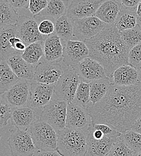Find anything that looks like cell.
<instances>
[{"label":"cell","instance_id":"cell-3","mask_svg":"<svg viewBox=\"0 0 141 156\" xmlns=\"http://www.w3.org/2000/svg\"><path fill=\"white\" fill-rule=\"evenodd\" d=\"M56 151L62 156H86V133L83 130L65 127L57 131Z\"/></svg>","mask_w":141,"mask_h":156},{"label":"cell","instance_id":"cell-22","mask_svg":"<svg viewBox=\"0 0 141 156\" xmlns=\"http://www.w3.org/2000/svg\"><path fill=\"white\" fill-rule=\"evenodd\" d=\"M121 5L117 0H104L95 16L106 24H114L120 12Z\"/></svg>","mask_w":141,"mask_h":156},{"label":"cell","instance_id":"cell-40","mask_svg":"<svg viewBox=\"0 0 141 156\" xmlns=\"http://www.w3.org/2000/svg\"><path fill=\"white\" fill-rule=\"evenodd\" d=\"M7 1L15 9H28L30 0H7Z\"/></svg>","mask_w":141,"mask_h":156},{"label":"cell","instance_id":"cell-7","mask_svg":"<svg viewBox=\"0 0 141 156\" xmlns=\"http://www.w3.org/2000/svg\"><path fill=\"white\" fill-rule=\"evenodd\" d=\"M7 142L13 156H33L36 148L28 131L16 128L10 130Z\"/></svg>","mask_w":141,"mask_h":156},{"label":"cell","instance_id":"cell-35","mask_svg":"<svg viewBox=\"0 0 141 156\" xmlns=\"http://www.w3.org/2000/svg\"><path fill=\"white\" fill-rule=\"evenodd\" d=\"M135 152L123 140L122 136L114 143L107 156H133Z\"/></svg>","mask_w":141,"mask_h":156},{"label":"cell","instance_id":"cell-49","mask_svg":"<svg viewBox=\"0 0 141 156\" xmlns=\"http://www.w3.org/2000/svg\"><path fill=\"white\" fill-rule=\"evenodd\" d=\"M1 134H0V139H1Z\"/></svg>","mask_w":141,"mask_h":156},{"label":"cell","instance_id":"cell-31","mask_svg":"<svg viewBox=\"0 0 141 156\" xmlns=\"http://www.w3.org/2000/svg\"><path fill=\"white\" fill-rule=\"evenodd\" d=\"M83 108L87 109L92 105L90 96L89 83L80 81L72 101Z\"/></svg>","mask_w":141,"mask_h":156},{"label":"cell","instance_id":"cell-8","mask_svg":"<svg viewBox=\"0 0 141 156\" xmlns=\"http://www.w3.org/2000/svg\"><path fill=\"white\" fill-rule=\"evenodd\" d=\"M67 67L62 60L56 62L40 61L35 66L33 80L46 84H55Z\"/></svg>","mask_w":141,"mask_h":156},{"label":"cell","instance_id":"cell-20","mask_svg":"<svg viewBox=\"0 0 141 156\" xmlns=\"http://www.w3.org/2000/svg\"><path fill=\"white\" fill-rule=\"evenodd\" d=\"M21 53L10 55L6 61L15 74L20 79L33 80L35 66L27 62L21 56Z\"/></svg>","mask_w":141,"mask_h":156},{"label":"cell","instance_id":"cell-42","mask_svg":"<svg viewBox=\"0 0 141 156\" xmlns=\"http://www.w3.org/2000/svg\"><path fill=\"white\" fill-rule=\"evenodd\" d=\"M33 156H62L56 150V151H40L37 150Z\"/></svg>","mask_w":141,"mask_h":156},{"label":"cell","instance_id":"cell-28","mask_svg":"<svg viewBox=\"0 0 141 156\" xmlns=\"http://www.w3.org/2000/svg\"><path fill=\"white\" fill-rule=\"evenodd\" d=\"M68 7L66 0H50L47 6L37 15L56 20L66 14Z\"/></svg>","mask_w":141,"mask_h":156},{"label":"cell","instance_id":"cell-44","mask_svg":"<svg viewBox=\"0 0 141 156\" xmlns=\"http://www.w3.org/2000/svg\"><path fill=\"white\" fill-rule=\"evenodd\" d=\"M136 11L137 15H138V16L139 17V18L140 20L141 18V1L137 5V7L136 8Z\"/></svg>","mask_w":141,"mask_h":156},{"label":"cell","instance_id":"cell-18","mask_svg":"<svg viewBox=\"0 0 141 156\" xmlns=\"http://www.w3.org/2000/svg\"><path fill=\"white\" fill-rule=\"evenodd\" d=\"M10 119L12 124L16 128L28 131L36 120V115L33 108L27 105L13 108Z\"/></svg>","mask_w":141,"mask_h":156},{"label":"cell","instance_id":"cell-9","mask_svg":"<svg viewBox=\"0 0 141 156\" xmlns=\"http://www.w3.org/2000/svg\"><path fill=\"white\" fill-rule=\"evenodd\" d=\"M29 80L19 79V80L4 94L1 95L4 103L13 108L27 106L30 102V85Z\"/></svg>","mask_w":141,"mask_h":156},{"label":"cell","instance_id":"cell-45","mask_svg":"<svg viewBox=\"0 0 141 156\" xmlns=\"http://www.w3.org/2000/svg\"><path fill=\"white\" fill-rule=\"evenodd\" d=\"M137 69V70L138 71V73H139V76L141 79V61L135 67Z\"/></svg>","mask_w":141,"mask_h":156},{"label":"cell","instance_id":"cell-11","mask_svg":"<svg viewBox=\"0 0 141 156\" xmlns=\"http://www.w3.org/2000/svg\"><path fill=\"white\" fill-rule=\"evenodd\" d=\"M16 25L18 36L27 46L46 39L40 34L38 29V23L34 17L27 15L20 16Z\"/></svg>","mask_w":141,"mask_h":156},{"label":"cell","instance_id":"cell-14","mask_svg":"<svg viewBox=\"0 0 141 156\" xmlns=\"http://www.w3.org/2000/svg\"><path fill=\"white\" fill-rule=\"evenodd\" d=\"M81 81L90 83L94 80L106 78L105 69L100 62L87 57L84 59L76 67Z\"/></svg>","mask_w":141,"mask_h":156},{"label":"cell","instance_id":"cell-24","mask_svg":"<svg viewBox=\"0 0 141 156\" xmlns=\"http://www.w3.org/2000/svg\"><path fill=\"white\" fill-rule=\"evenodd\" d=\"M135 9L127 8L121 5V10L114 25L119 31L132 28L138 24L139 20Z\"/></svg>","mask_w":141,"mask_h":156},{"label":"cell","instance_id":"cell-10","mask_svg":"<svg viewBox=\"0 0 141 156\" xmlns=\"http://www.w3.org/2000/svg\"><path fill=\"white\" fill-rule=\"evenodd\" d=\"M106 25L96 16L75 20L73 37L80 41L91 39L100 33Z\"/></svg>","mask_w":141,"mask_h":156},{"label":"cell","instance_id":"cell-48","mask_svg":"<svg viewBox=\"0 0 141 156\" xmlns=\"http://www.w3.org/2000/svg\"><path fill=\"white\" fill-rule=\"evenodd\" d=\"M1 61H2V59H1L0 58V63H1Z\"/></svg>","mask_w":141,"mask_h":156},{"label":"cell","instance_id":"cell-21","mask_svg":"<svg viewBox=\"0 0 141 156\" xmlns=\"http://www.w3.org/2000/svg\"><path fill=\"white\" fill-rule=\"evenodd\" d=\"M43 58L48 62L62 60L63 44L61 38L56 34L48 36L43 41Z\"/></svg>","mask_w":141,"mask_h":156},{"label":"cell","instance_id":"cell-23","mask_svg":"<svg viewBox=\"0 0 141 156\" xmlns=\"http://www.w3.org/2000/svg\"><path fill=\"white\" fill-rule=\"evenodd\" d=\"M18 36L17 25H7L0 28V58L6 60L10 55L19 53L11 46L10 40Z\"/></svg>","mask_w":141,"mask_h":156},{"label":"cell","instance_id":"cell-17","mask_svg":"<svg viewBox=\"0 0 141 156\" xmlns=\"http://www.w3.org/2000/svg\"><path fill=\"white\" fill-rule=\"evenodd\" d=\"M86 133L87 151L86 156H107L115 142L121 136L112 137L105 135L102 138H95Z\"/></svg>","mask_w":141,"mask_h":156},{"label":"cell","instance_id":"cell-38","mask_svg":"<svg viewBox=\"0 0 141 156\" xmlns=\"http://www.w3.org/2000/svg\"><path fill=\"white\" fill-rule=\"evenodd\" d=\"M141 61V41L130 50L128 54V63L136 67Z\"/></svg>","mask_w":141,"mask_h":156},{"label":"cell","instance_id":"cell-41","mask_svg":"<svg viewBox=\"0 0 141 156\" xmlns=\"http://www.w3.org/2000/svg\"><path fill=\"white\" fill-rule=\"evenodd\" d=\"M121 4L127 8L135 9L136 8L141 0H121Z\"/></svg>","mask_w":141,"mask_h":156},{"label":"cell","instance_id":"cell-26","mask_svg":"<svg viewBox=\"0 0 141 156\" xmlns=\"http://www.w3.org/2000/svg\"><path fill=\"white\" fill-rule=\"evenodd\" d=\"M112 82L108 77L94 80L89 83L91 101L92 105L100 101L105 96Z\"/></svg>","mask_w":141,"mask_h":156},{"label":"cell","instance_id":"cell-32","mask_svg":"<svg viewBox=\"0 0 141 156\" xmlns=\"http://www.w3.org/2000/svg\"><path fill=\"white\" fill-rule=\"evenodd\" d=\"M120 33L122 41L130 50L141 41V28L139 24Z\"/></svg>","mask_w":141,"mask_h":156},{"label":"cell","instance_id":"cell-34","mask_svg":"<svg viewBox=\"0 0 141 156\" xmlns=\"http://www.w3.org/2000/svg\"><path fill=\"white\" fill-rule=\"evenodd\" d=\"M38 23V29L40 34L46 39L54 33L55 20L47 17H42L38 15L33 16Z\"/></svg>","mask_w":141,"mask_h":156},{"label":"cell","instance_id":"cell-27","mask_svg":"<svg viewBox=\"0 0 141 156\" xmlns=\"http://www.w3.org/2000/svg\"><path fill=\"white\" fill-rule=\"evenodd\" d=\"M6 60L0 63V95L6 93L18 80Z\"/></svg>","mask_w":141,"mask_h":156},{"label":"cell","instance_id":"cell-13","mask_svg":"<svg viewBox=\"0 0 141 156\" xmlns=\"http://www.w3.org/2000/svg\"><path fill=\"white\" fill-rule=\"evenodd\" d=\"M91 122L87 109L73 102L68 103L66 127L83 130L87 129Z\"/></svg>","mask_w":141,"mask_h":156},{"label":"cell","instance_id":"cell-30","mask_svg":"<svg viewBox=\"0 0 141 156\" xmlns=\"http://www.w3.org/2000/svg\"><path fill=\"white\" fill-rule=\"evenodd\" d=\"M43 41H39L27 45L21 54L22 57L28 63L36 66L40 62V59L43 57Z\"/></svg>","mask_w":141,"mask_h":156},{"label":"cell","instance_id":"cell-29","mask_svg":"<svg viewBox=\"0 0 141 156\" xmlns=\"http://www.w3.org/2000/svg\"><path fill=\"white\" fill-rule=\"evenodd\" d=\"M20 16L15 9L7 0H0V28L10 25H16Z\"/></svg>","mask_w":141,"mask_h":156},{"label":"cell","instance_id":"cell-4","mask_svg":"<svg viewBox=\"0 0 141 156\" xmlns=\"http://www.w3.org/2000/svg\"><path fill=\"white\" fill-rule=\"evenodd\" d=\"M37 150L56 151L58 148L57 131L49 124L36 119L28 129Z\"/></svg>","mask_w":141,"mask_h":156},{"label":"cell","instance_id":"cell-43","mask_svg":"<svg viewBox=\"0 0 141 156\" xmlns=\"http://www.w3.org/2000/svg\"><path fill=\"white\" fill-rule=\"evenodd\" d=\"M131 130L141 134V116L133 124Z\"/></svg>","mask_w":141,"mask_h":156},{"label":"cell","instance_id":"cell-36","mask_svg":"<svg viewBox=\"0 0 141 156\" xmlns=\"http://www.w3.org/2000/svg\"><path fill=\"white\" fill-rule=\"evenodd\" d=\"M13 108L7 103L0 105V127L8 124V121L12 116Z\"/></svg>","mask_w":141,"mask_h":156},{"label":"cell","instance_id":"cell-15","mask_svg":"<svg viewBox=\"0 0 141 156\" xmlns=\"http://www.w3.org/2000/svg\"><path fill=\"white\" fill-rule=\"evenodd\" d=\"M104 0H71L66 15L73 20L95 16Z\"/></svg>","mask_w":141,"mask_h":156},{"label":"cell","instance_id":"cell-6","mask_svg":"<svg viewBox=\"0 0 141 156\" xmlns=\"http://www.w3.org/2000/svg\"><path fill=\"white\" fill-rule=\"evenodd\" d=\"M68 103L59 98L51 100L43 107L40 114L41 120L51 126L56 131L66 127Z\"/></svg>","mask_w":141,"mask_h":156},{"label":"cell","instance_id":"cell-33","mask_svg":"<svg viewBox=\"0 0 141 156\" xmlns=\"http://www.w3.org/2000/svg\"><path fill=\"white\" fill-rule=\"evenodd\" d=\"M122 138L125 144L135 153H141V133L129 130L122 133Z\"/></svg>","mask_w":141,"mask_h":156},{"label":"cell","instance_id":"cell-16","mask_svg":"<svg viewBox=\"0 0 141 156\" xmlns=\"http://www.w3.org/2000/svg\"><path fill=\"white\" fill-rule=\"evenodd\" d=\"M54 84H46L36 80L30 85V105L33 108H43L52 100Z\"/></svg>","mask_w":141,"mask_h":156},{"label":"cell","instance_id":"cell-25","mask_svg":"<svg viewBox=\"0 0 141 156\" xmlns=\"http://www.w3.org/2000/svg\"><path fill=\"white\" fill-rule=\"evenodd\" d=\"M54 25V34L61 38L62 42H63V44L73 37L74 20L68 16L66 14L56 19Z\"/></svg>","mask_w":141,"mask_h":156},{"label":"cell","instance_id":"cell-50","mask_svg":"<svg viewBox=\"0 0 141 156\" xmlns=\"http://www.w3.org/2000/svg\"><path fill=\"white\" fill-rule=\"evenodd\" d=\"M140 22H141V19H140Z\"/></svg>","mask_w":141,"mask_h":156},{"label":"cell","instance_id":"cell-37","mask_svg":"<svg viewBox=\"0 0 141 156\" xmlns=\"http://www.w3.org/2000/svg\"><path fill=\"white\" fill-rule=\"evenodd\" d=\"M50 0H30L28 9L33 15H38L48 5Z\"/></svg>","mask_w":141,"mask_h":156},{"label":"cell","instance_id":"cell-2","mask_svg":"<svg viewBox=\"0 0 141 156\" xmlns=\"http://www.w3.org/2000/svg\"><path fill=\"white\" fill-rule=\"evenodd\" d=\"M84 41L89 51V57L101 64L110 80L117 69L129 64L130 49L122 41L114 24H107L97 35Z\"/></svg>","mask_w":141,"mask_h":156},{"label":"cell","instance_id":"cell-39","mask_svg":"<svg viewBox=\"0 0 141 156\" xmlns=\"http://www.w3.org/2000/svg\"><path fill=\"white\" fill-rule=\"evenodd\" d=\"M10 43L12 48L19 53H22L27 48L25 43L18 36H14L10 40Z\"/></svg>","mask_w":141,"mask_h":156},{"label":"cell","instance_id":"cell-1","mask_svg":"<svg viewBox=\"0 0 141 156\" xmlns=\"http://www.w3.org/2000/svg\"><path fill=\"white\" fill-rule=\"evenodd\" d=\"M87 109L93 123L109 124L122 133L131 130L141 116V82L130 86L112 83L105 96Z\"/></svg>","mask_w":141,"mask_h":156},{"label":"cell","instance_id":"cell-47","mask_svg":"<svg viewBox=\"0 0 141 156\" xmlns=\"http://www.w3.org/2000/svg\"><path fill=\"white\" fill-rule=\"evenodd\" d=\"M2 104V97H1V95H0V105Z\"/></svg>","mask_w":141,"mask_h":156},{"label":"cell","instance_id":"cell-5","mask_svg":"<svg viewBox=\"0 0 141 156\" xmlns=\"http://www.w3.org/2000/svg\"><path fill=\"white\" fill-rule=\"evenodd\" d=\"M80 81L76 68L68 66L59 80L54 84V93L58 98L71 103L74 100Z\"/></svg>","mask_w":141,"mask_h":156},{"label":"cell","instance_id":"cell-19","mask_svg":"<svg viewBox=\"0 0 141 156\" xmlns=\"http://www.w3.org/2000/svg\"><path fill=\"white\" fill-rule=\"evenodd\" d=\"M112 83L119 86H130L141 82L138 71L135 66L125 64L117 69L111 78Z\"/></svg>","mask_w":141,"mask_h":156},{"label":"cell","instance_id":"cell-12","mask_svg":"<svg viewBox=\"0 0 141 156\" xmlns=\"http://www.w3.org/2000/svg\"><path fill=\"white\" fill-rule=\"evenodd\" d=\"M89 55L88 47L84 41L70 40L63 44L62 61L67 66H77Z\"/></svg>","mask_w":141,"mask_h":156},{"label":"cell","instance_id":"cell-46","mask_svg":"<svg viewBox=\"0 0 141 156\" xmlns=\"http://www.w3.org/2000/svg\"><path fill=\"white\" fill-rule=\"evenodd\" d=\"M133 156H141V153H135Z\"/></svg>","mask_w":141,"mask_h":156}]
</instances>
